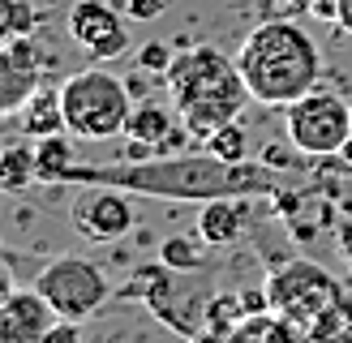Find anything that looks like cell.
Returning <instances> with one entry per match:
<instances>
[{
	"label": "cell",
	"instance_id": "5b68a950",
	"mask_svg": "<svg viewBox=\"0 0 352 343\" xmlns=\"http://www.w3.org/2000/svg\"><path fill=\"white\" fill-rule=\"evenodd\" d=\"M284 133H288V146L309 154V159L340 154L352 142V99L314 86L309 95L292 99L284 108Z\"/></svg>",
	"mask_w": 352,
	"mask_h": 343
},
{
	"label": "cell",
	"instance_id": "d4e9b609",
	"mask_svg": "<svg viewBox=\"0 0 352 343\" xmlns=\"http://www.w3.org/2000/svg\"><path fill=\"white\" fill-rule=\"evenodd\" d=\"M336 22L352 34V0H336Z\"/></svg>",
	"mask_w": 352,
	"mask_h": 343
},
{
	"label": "cell",
	"instance_id": "d6986e66",
	"mask_svg": "<svg viewBox=\"0 0 352 343\" xmlns=\"http://www.w3.org/2000/svg\"><path fill=\"white\" fill-rule=\"evenodd\" d=\"M206 150L215 154V159H223V163H245V159H250V137H245L241 120H228V125H219L215 133L206 137Z\"/></svg>",
	"mask_w": 352,
	"mask_h": 343
},
{
	"label": "cell",
	"instance_id": "2e32d148",
	"mask_svg": "<svg viewBox=\"0 0 352 343\" xmlns=\"http://www.w3.org/2000/svg\"><path fill=\"white\" fill-rule=\"evenodd\" d=\"M78 163L74 154V133H52L34 142V180L43 185H60V176Z\"/></svg>",
	"mask_w": 352,
	"mask_h": 343
},
{
	"label": "cell",
	"instance_id": "603a6c76",
	"mask_svg": "<svg viewBox=\"0 0 352 343\" xmlns=\"http://www.w3.org/2000/svg\"><path fill=\"white\" fill-rule=\"evenodd\" d=\"M43 343H82V322L56 318V322H52V331L43 335Z\"/></svg>",
	"mask_w": 352,
	"mask_h": 343
},
{
	"label": "cell",
	"instance_id": "e0dca14e",
	"mask_svg": "<svg viewBox=\"0 0 352 343\" xmlns=\"http://www.w3.org/2000/svg\"><path fill=\"white\" fill-rule=\"evenodd\" d=\"M309 339L314 343H352V296L348 292L318 318V326L309 331Z\"/></svg>",
	"mask_w": 352,
	"mask_h": 343
},
{
	"label": "cell",
	"instance_id": "6da1fadb",
	"mask_svg": "<svg viewBox=\"0 0 352 343\" xmlns=\"http://www.w3.org/2000/svg\"><path fill=\"white\" fill-rule=\"evenodd\" d=\"M60 185H112L125 193H151V198H254V193H271L275 176L258 163H223L215 154H164V159H146V163H108V167H91V163H74L60 176Z\"/></svg>",
	"mask_w": 352,
	"mask_h": 343
},
{
	"label": "cell",
	"instance_id": "7a4b0ae2",
	"mask_svg": "<svg viewBox=\"0 0 352 343\" xmlns=\"http://www.w3.org/2000/svg\"><path fill=\"white\" fill-rule=\"evenodd\" d=\"M164 82H168V95L176 103V116H181L185 133L202 137V142L228 120H241L245 103H254L250 86H245L241 69H236V56H223L210 43L176 51Z\"/></svg>",
	"mask_w": 352,
	"mask_h": 343
},
{
	"label": "cell",
	"instance_id": "8992f818",
	"mask_svg": "<svg viewBox=\"0 0 352 343\" xmlns=\"http://www.w3.org/2000/svg\"><path fill=\"white\" fill-rule=\"evenodd\" d=\"M262 296H267V309H275L279 318H288L292 326H301L309 335L314 326H318V318L344 296V287L331 279L318 262L292 257V262H284L279 270H271Z\"/></svg>",
	"mask_w": 352,
	"mask_h": 343
},
{
	"label": "cell",
	"instance_id": "cb8c5ba5",
	"mask_svg": "<svg viewBox=\"0 0 352 343\" xmlns=\"http://www.w3.org/2000/svg\"><path fill=\"white\" fill-rule=\"evenodd\" d=\"M168 9V0H125V13L138 17V22H151V17H160Z\"/></svg>",
	"mask_w": 352,
	"mask_h": 343
},
{
	"label": "cell",
	"instance_id": "44dd1931",
	"mask_svg": "<svg viewBox=\"0 0 352 343\" xmlns=\"http://www.w3.org/2000/svg\"><path fill=\"white\" fill-rule=\"evenodd\" d=\"M202 245H206L202 236H198V245H193L189 236H172V240H164L160 257H164V266H172V270H193V266H202Z\"/></svg>",
	"mask_w": 352,
	"mask_h": 343
},
{
	"label": "cell",
	"instance_id": "52a82bcc",
	"mask_svg": "<svg viewBox=\"0 0 352 343\" xmlns=\"http://www.w3.org/2000/svg\"><path fill=\"white\" fill-rule=\"evenodd\" d=\"M34 287L43 292V300L56 309V318H74L86 322L95 318L112 296V283L95 262H86L78 253H65V257H52V262L34 274Z\"/></svg>",
	"mask_w": 352,
	"mask_h": 343
},
{
	"label": "cell",
	"instance_id": "ac0fdd59",
	"mask_svg": "<svg viewBox=\"0 0 352 343\" xmlns=\"http://www.w3.org/2000/svg\"><path fill=\"white\" fill-rule=\"evenodd\" d=\"M34 180V142H17L9 150H0V185L5 189H26Z\"/></svg>",
	"mask_w": 352,
	"mask_h": 343
},
{
	"label": "cell",
	"instance_id": "7c38bea8",
	"mask_svg": "<svg viewBox=\"0 0 352 343\" xmlns=\"http://www.w3.org/2000/svg\"><path fill=\"white\" fill-rule=\"evenodd\" d=\"M176 120L181 116H172L164 103H155V99L133 103L129 125H125L129 154H164V150H172L181 142V129H185V125H176Z\"/></svg>",
	"mask_w": 352,
	"mask_h": 343
},
{
	"label": "cell",
	"instance_id": "484cf974",
	"mask_svg": "<svg viewBox=\"0 0 352 343\" xmlns=\"http://www.w3.org/2000/svg\"><path fill=\"white\" fill-rule=\"evenodd\" d=\"M9 292H13V270H9V262H5V257H0V300H5Z\"/></svg>",
	"mask_w": 352,
	"mask_h": 343
},
{
	"label": "cell",
	"instance_id": "277c9868",
	"mask_svg": "<svg viewBox=\"0 0 352 343\" xmlns=\"http://www.w3.org/2000/svg\"><path fill=\"white\" fill-rule=\"evenodd\" d=\"M60 103H65V125L78 142H112L125 137L133 99L125 82L108 69H78L60 82Z\"/></svg>",
	"mask_w": 352,
	"mask_h": 343
},
{
	"label": "cell",
	"instance_id": "3957f363",
	"mask_svg": "<svg viewBox=\"0 0 352 343\" xmlns=\"http://www.w3.org/2000/svg\"><path fill=\"white\" fill-rule=\"evenodd\" d=\"M236 69L262 108H288L322 78V51L296 22H262L245 34Z\"/></svg>",
	"mask_w": 352,
	"mask_h": 343
},
{
	"label": "cell",
	"instance_id": "9a60e30c",
	"mask_svg": "<svg viewBox=\"0 0 352 343\" xmlns=\"http://www.w3.org/2000/svg\"><path fill=\"white\" fill-rule=\"evenodd\" d=\"M17 120H22V133L30 137V142L52 137V133H69L60 91H52V86H39V91H34V99L26 103L22 112H17Z\"/></svg>",
	"mask_w": 352,
	"mask_h": 343
},
{
	"label": "cell",
	"instance_id": "ffe728a7",
	"mask_svg": "<svg viewBox=\"0 0 352 343\" xmlns=\"http://www.w3.org/2000/svg\"><path fill=\"white\" fill-rule=\"evenodd\" d=\"M34 30V9L30 0H0V43Z\"/></svg>",
	"mask_w": 352,
	"mask_h": 343
},
{
	"label": "cell",
	"instance_id": "ba28073f",
	"mask_svg": "<svg viewBox=\"0 0 352 343\" xmlns=\"http://www.w3.org/2000/svg\"><path fill=\"white\" fill-rule=\"evenodd\" d=\"M91 193H82L74 202V211H69V219H74L78 236L95 240V245H112V240H125L133 232V202L125 189H112V185H86Z\"/></svg>",
	"mask_w": 352,
	"mask_h": 343
},
{
	"label": "cell",
	"instance_id": "5bb4252c",
	"mask_svg": "<svg viewBox=\"0 0 352 343\" xmlns=\"http://www.w3.org/2000/svg\"><path fill=\"white\" fill-rule=\"evenodd\" d=\"M223 343H314V339L288 318H279L275 309H254L223 335Z\"/></svg>",
	"mask_w": 352,
	"mask_h": 343
},
{
	"label": "cell",
	"instance_id": "7402d4cb",
	"mask_svg": "<svg viewBox=\"0 0 352 343\" xmlns=\"http://www.w3.org/2000/svg\"><path fill=\"white\" fill-rule=\"evenodd\" d=\"M172 56L176 51H168L164 43H146L142 51H138V69H142V73H168Z\"/></svg>",
	"mask_w": 352,
	"mask_h": 343
},
{
	"label": "cell",
	"instance_id": "30bf717a",
	"mask_svg": "<svg viewBox=\"0 0 352 343\" xmlns=\"http://www.w3.org/2000/svg\"><path fill=\"white\" fill-rule=\"evenodd\" d=\"M39 86H43V69H39V51H34L30 34L5 39L0 43V116L22 112Z\"/></svg>",
	"mask_w": 352,
	"mask_h": 343
},
{
	"label": "cell",
	"instance_id": "9c48e42d",
	"mask_svg": "<svg viewBox=\"0 0 352 343\" xmlns=\"http://www.w3.org/2000/svg\"><path fill=\"white\" fill-rule=\"evenodd\" d=\"M65 30L91 60H116L129 51V30L108 0H78L65 17Z\"/></svg>",
	"mask_w": 352,
	"mask_h": 343
},
{
	"label": "cell",
	"instance_id": "8fae6325",
	"mask_svg": "<svg viewBox=\"0 0 352 343\" xmlns=\"http://www.w3.org/2000/svg\"><path fill=\"white\" fill-rule=\"evenodd\" d=\"M56 322V309L43 300L39 287H13L0 300V343H43Z\"/></svg>",
	"mask_w": 352,
	"mask_h": 343
},
{
	"label": "cell",
	"instance_id": "4fadbf2b",
	"mask_svg": "<svg viewBox=\"0 0 352 343\" xmlns=\"http://www.w3.org/2000/svg\"><path fill=\"white\" fill-rule=\"evenodd\" d=\"M250 228V198H210L198 215V236L210 249L236 245Z\"/></svg>",
	"mask_w": 352,
	"mask_h": 343
}]
</instances>
